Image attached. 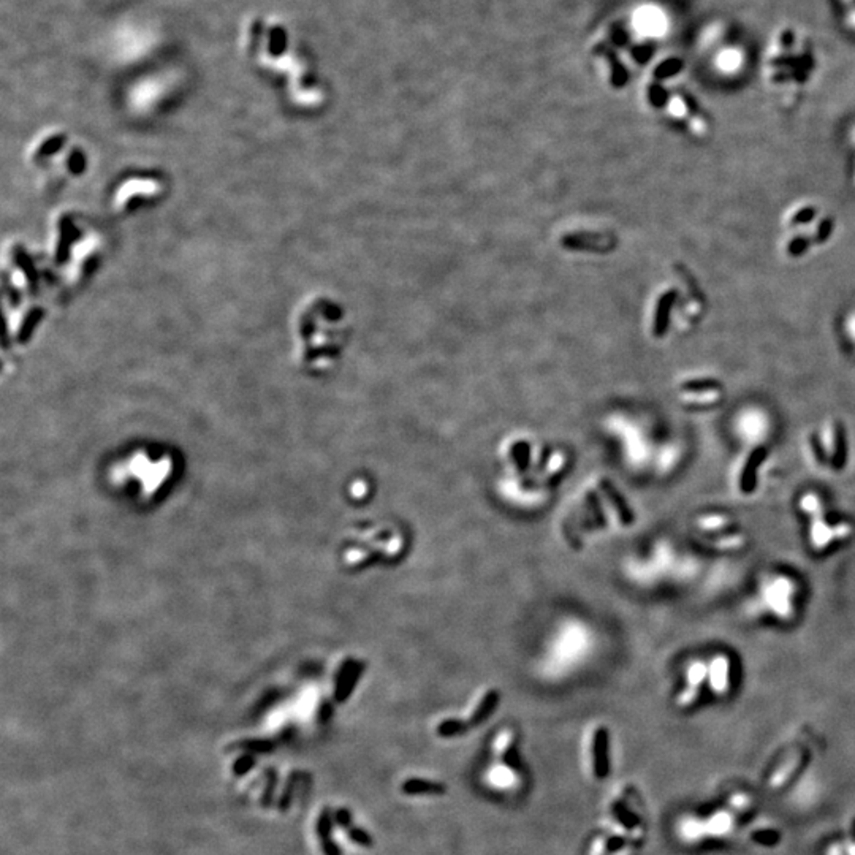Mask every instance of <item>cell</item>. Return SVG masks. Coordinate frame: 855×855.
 Instances as JSON below:
<instances>
[{
    "instance_id": "23",
    "label": "cell",
    "mask_w": 855,
    "mask_h": 855,
    "mask_svg": "<svg viewBox=\"0 0 855 855\" xmlns=\"http://www.w3.org/2000/svg\"><path fill=\"white\" fill-rule=\"evenodd\" d=\"M708 672H710V668L705 666L703 662H694L692 666H691V668H689V672H688L689 686L699 688L700 684L703 683V679L707 678Z\"/></svg>"
},
{
    "instance_id": "5",
    "label": "cell",
    "mask_w": 855,
    "mask_h": 855,
    "mask_svg": "<svg viewBox=\"0 0 855 855\" xmlns=\"http://www.w3.org/2000/svg\"><path fill=\"white\" fill-rule=\"evenodd\" d=\"M838 220L830 209L812 198H800L782 211L777 247L782 259L805 261L836 239Z\"/></svg>"
},
{
    "instance_id": "6",
    "label": "cell",
    "mask_w": 855,
    "mask_h": 855,
    "mask_svg": "<svg viewBox=\"0 0 855 855\" xmlns=\"http://www.w3.org/2000/svg\"><path fill=\"white\" fill-rule=\"evenodd\" d=\"M708 298L699 282L688 272H678L654 298L651 328L656 338L670 333L689 334L697 329L708 314Z\"/></svg>"
},
{
    "instance_id": "35",
    "label": "cell",
    "mask_w": 855,
    "mask_h": 855,
    "mask_svg": "<svg viewBox=\"0 0 855 855\" xmlns=\"http://www.w3.org/2000/svg\"><path fill=\"white\" fill-rule=\"evenodd\" d=\"M833 534H835V539H846L852 534V524L839 523L833 526Z\"/></svg>"
},
{
    "instance_id": "1",
    "label": "cell",
    "mask_w": 855,
    "mask_h": 855,
    "mask_svg": "<svg viewBox=\"0 0 855 855\" xmlns=\"http://www.w3.org/2000/svg\"><path fill=\"white\" fill-rule=\"evenodd\" d=\"M819 51L810 30L782 21L766 35L757 58V73L766 95L781 108H795L819 73Z\"/></svg>"
},
{
    "instance_id": "7",
    "label": "cell",
    "mask_w": 855,
    "mask_h": 855,
    "mask_svg": "<svg viewBox=\"0 0 855 855\" xmlns=\"http://www.w3.org/2000/svg\"><path fill=\"white\" fill-rule=\"evenodd\" d=\"M675 27V18L670 10L656 2L640 3L631 13V29L646 43H661L670 37Z\"/></svg>"
},
{
    "instance_id": "38",
    "label": "cell",
    "mask_w": 855,
    "mask_h": 855,
    "mask_svg": "<svg viewBox=\"0 0 855 855\" xmlns=\"http://www.w3.org/2000/svg\"><path fill=\"white\" fill-rule=\"evenodd\" d=\"M622 844H624V839L611 838L609 839V843H607V849H609V851H616V849L622 847Z\"/></svg>"
},
{
    "instance_id": "34",
    "label": "cell",
    "mask_w": 855,
    "mask_h": 855,
    "mask_svg": "<svg viewBox=\"0 0 855 855\" xmlns=\"http://www.w3.org/2000/svg\"><path fill=\"white\" fill-rule=\"evenodd\" d=\"M697 695H699V688L689 686L686 691H684L681 695H679L678 702H679V705H681V707H688V705H691L694 700L697 699Z\"/></svg>"
},
{
    "instance_id": "4",
    "label": "cell",
    "mask_w": 855,
    "mask_h": 855,
    "mask_svg": "<svg viewBox=\"0 0 855 855\" xmlns=\"http://www.w3.org/2000/svg\"><path fill=\"white\" fill-rule=\"evenodd\" d=\"M697 64L719 84L734 86L743 81L756 64L745 34L725 18H710L695 35Z\"/></svg>"
},
{
    "instance_id": "33",
    "label": "cell",
    "mask_w": 855,
    "mask_h": 855,
    "mask_svg": "<svg viewBox=\"0 0 855 855\" xmlns=\"http://www.w3.org/2000/svg\"><path fill=\"white\" fill-rule=\"evenodd\" d=\"M334 821H336L338 825L342 828L352 827L350 825V823H352V815H350V811L346 810V808H341V810L336 811V815H334Z\"/></svg>"
},
{
    "instance_id": "24",
    "label": "cell",
    "mask_w": 855,
    "mask_h": 855,
    "mask_svg": "<svg viewBox=\"0 0 855 855\" xmlns=\"http://www.w3.org/2000/svg\"><path fill=\"white\" fill-rule=\"evenodd\" d=\"M277 786V773L276 770H266V787L263 790V795H261V805L265 808H268L272 803V797H274V790Z\"/></svg>"
},
{
    "instance_id": "13",
    "label": "cell",
    "mask_w": 855,
    "mask_h": 855,
    "mask_svg": "<svg viewBox=\"0 0 855 855\" xmlns=\"http://www.w3.org/2000/svg\"><path fill=\"white\" fill-rule=\"evenodd\" d=\"M765 456V448L764 447H757L756 450L751 453L748 462H746L743 476H741V489L745 493H751L754 489L756 485V471L759 465L764 460Z\"/></svg>"
},
{
    "instance_id": "21",
    "label": "cell",
    "mask_w": 855,
    "mask_h": 855,
    "mask_svg": "<svg viewBox=\"0 0 855 855\" xmlns=\"http://www.w3.org/2000/svg\"><path fill=\"white\" fill-rule=\"evenodd\" d=\"M466 730H467V725L460 719H447L444 721V723H441L439 725H437V735L445 736V738H448V736L460 735L462 732H466Z\"/></svg>"
},
{
    "instance_id": "8",
    "label": "cell",
    "mask_w": 855,
    "mask_h": 855,
    "mask_svg": "<svg viewBox=\"0 0 855 855\" xmlns=\"http://www.w3.org/2000/svg\"><path fill=\"white\" fill-rule=\"evenodd\" d=\"M723 398V388L712 377H694L681 384L679 399L689 406H712Z\"/></svg>"
},
{
    "instance_id": "16",
    "label": "cell",
    "mask_w": 855,
    "mask_h": 855,
    "mask_svg": "<svg viewBox=\"0 0 855 855\" xmlns=\"http://www.w3.org/2000/svg\"><path fill=\"white\" fill-rule=\"evenodd\" d=\"M792 592V585L787 580H777L773 585L771 591V605L780 613L781 616H787L790 613L789 607V594Z\"/></svg>"
},
{
    "instance_id": "32",
    "label": "cell",
    "mask_w": 855,
    "mask_h": 855,
    "mask_svg": "<svg viewBox=\"0 0 855 855\" xmlns=\"http://www.w3.org/2000/svg\"><path fill=\"white\" fill-rule=\"evenodd\" d=\"M512 456L515 462H517L519 469H524L528 466V460H529V447L524 442H518L512 447Z\"/></svg>"
},
{
    "instance_id": "37",
    "label": "cell",
    "mask_w": 855,
    "mask_h": 855,
    "mask_svg": "<svg viewBox=\"0 0 855 855\" xmlns=\"http://www.w3.org/2000/svg\"><path fill=\"white\" fill-rule=\"evenodd\" d=\"M504 759H506V762L510 766H512V769H519V759H518L517 753H515L512 748L506 751V756H504Z\"/></svg>"
},
{
    "instance_id": "3",
    "label": "cell",
    "mask_w": 855,
    "mask_h": 855,
    "mask_svg": "<svg viewBox=\"0 0 855 855\" xmlns=\"http://www.w3.org/2000/svg\"><path fill=\"white\" fill-rule=\"evenodd\" d=\"M646 97L654 110L692 140L703 141L712 135L713 119L691 84L689 67L681 56L672 54L657 62Z\"/></svg>"
},
{
    "instance_id": "31",
    "label": "cell",
    "mask_w": 855,
    "mask_h": 855,
    "mask_svg": "<svg viewBox=\"0 0 855 855\" xmlns=\"http://www.w3.org/2000/svg\"><path fill=\"white\" fill-rule=\"evenodd\" d=\"M347 833H349V838L352 839L355 844H358V846H363V847H371V846H373V838H371L369 833L364 832L363 828L350 827L349 830H347Z\"/></svg>"
},
{
    "instance_id": "10",
    "label": "cell",
    "mask_w": 855,
    "mask_h": 855,
    "mask_svg": "<svg viewBox=\"0 0 855 855\" xmlns=\"http://www.w3.org/2000/svg\"><path fill=\"white\" fill-rule=\"evenodd\" d=\"M600 488L607 496V499H609L611 507L615 508L620 522L622 524H626V526H629V524L633 522V513L631 512V508L627 507L624 497L621 496L620 491L615 488V485H613L610 480H607V478H600Z\"/></svg>"
},
{
    "instance_id": "19",
    "label": "cell",
    "mask_w": 855,
    "mask_h": 855,
    "mask_svg": "<svg viewBox=\"0 0 855 855\" xmlns=\"http://www.w3.org/2000/svg\"><path fill=\"white\" fill-rule=\"evenodd\" d=\"M821 439H822V445L823 450L828 456L835 455V452L841 450L839 447V439H841V431H839V426L835 421H825L822 425V431H821Z\"/></svg>"
},
{
    "instance_id": "18",
    "label": "cell",
    "mask_w": 855,
    "mask_h": 855,
    "mask_svg": "<svg viewBox=\"0 0 855 855\" xmlns=\"http://www.w3.org/2000/svg\"><path fill=\"white\" fill-rule=\"evenodd\" d=\"M497 703H499V692L496 691V689H489V691L483 695L480 703H478L476 710H473V713L471 716V723L469 724L477 725V724L483 723V721H487L488 716L496 710Z\"/></svg>"
},
{
    "instance_id": "11",
    "label": "cell",
    "mask_w": 855,
    "mask_h": 855,
    "mask_svg": "<svg viewBox=\"0 0 855 855\" xmlns=\"http://www.w3.org/2000/svg\"><path fill=\"white\" fill-rule=\"evenodd\" d=\"M729 668H730V661L725 656L714 657L712 664H710V679H712V686L716 692L723 694L727 691Z\"/></svg>"
},
{
    "instance_id": "20",
    "label": "cell",
    "mask_w": 855,
    "mask_h": 855,
    "mask_svg": "<svg viewBox=\"0 0 855 855\" xmlns=\"http://www.w3.org/2000/svg\"><path fill=\"white\" fill-rule=\"evenodd\" d=\"M239 748L246 749L249 754H266L274 751L276 745L271 740H244L239 743Z\"/></svg>"
},
{
    "instance_id": "15",
    "label": "cell",
    "mask_w": 855,
    "mask_h": 855,
    "mask_svg": "<svg viewBox=\"0 0 855 855\" xmlns=\"http://www.w3.org/2000/svg\"><path fill=\"white\" fill-rule=\"evenodd\" d=\"M843 29L855 40V0H832Z\"/></svg>"
},
{
    "instance_id": "27",
    "label": "cell",
    "mask_w": 855,
    "mask_h": 855,
    "mask_svg": "<svg viewBox=\"0 0 855 855\" xmlns=\"http://www.w3.org/2000/svg\"><path fill=\"white\" fill-rule=\"evenodd\" d=\"M331 828H333L331 812L325 810L320 815V817H318V822H317V833H318V838H320V841H325V839L331 838Z\"/></svg>"
},
{
    "instance_id": "28",
    "label": "cell",
    "mask_w": 855,
    "mask_h": 855,
    "mask_svg": "<svg viewBox=\"0 0 855 855\" xmlns=\"http://www.w3.org/2000/svg\"><path fill=\"white\" fill-rule=\"evenodd\" d=\"M847 149H849V178L855 189V122L847 132Z\"/></svg>"
},
{
    "instance_id": "14",
    "label": "cell",
    "mask_w": 855,
    "mask_h": 855,
    "mask_svg": "<svg viewBox=\"0 0 855 855\" xmlns=\"http://www.w3.org/2000/svg\"><path fill=\"white\" fill-rule=\"evenodd\" d=\"M404 794L408 795H442L445 792V786L439 782L425 781V780H409L401 786Z\"/></svg>"
},
{
    "instance_id": "2",
    "label": "cell",
    "mask_w": 855,
    "mask_h": 855,
    "mask_svg": "<svg viewBox=\"0 0 855 855\" xmlns=\"http://www.w3.org/2000/svg\"><path fill=\"white\" fill-rule=\"evenodd\" d=\"M183 471L184 460L174 447L138 442L117 450L106 461L103 482L128 506L151 508L169 496Z\"/></svg>"
},
{
    "instance_id": "36",
    "label": "cell",
    "mask_w": 855,
    "mask_h": 855,
    "mask_svg": "<svg viewBox=\"0 0 855 855\" xmlns=\"http://www.w3.org/2000/svg\"><path fill=\"white\" fill-rule=\"evenodd\" d=\"M320 843H322V851H323V854H325V855H342L341 849H339L336 844H334V841H333L331 838L325 839V841H320Z\"/></svg>"
},
{
    "instance_id": "9",
    "label": "cell",
    "mask_w": 855,
    "mask_h": 855,
    "mask_svg": "<svg viewBox=\"0 0 855 855\" xmlns=\"http://www.w3.org/2000/svg\"><path fill=\"white\" fill-rule=\"evenodd\" d=\"M609 732L605 727H599L594 732V743H592V757H594V775L599 780L609 775L610 759H609Z\"/></svg>"
},
{
    "instance_id": "30",
    "label": "cell",
    "mask_w": 855,
    "mask_h": 855,
    "mask_svg": "<svg viewBox=\"0 0 855 855\" xmlns=\"http://www.w3.org/2000/svg\"><path fill=\"white\" fill-rule=\"evenodd\" d=\"M800 507L805 510L808 515H811V517H816V515L822 513L821 501H819V497L815 496V494H806V496H803Z\"/></svg>"
},
{
    "instance_id": "26",
    "label": "cell",
    "mask_w": 855,
    "mask_h": 855,
    "mask_svg": "<svg viewBox=\"0 0 855 855\" xmlns=\"http://www.w3.org/2000/svg\"><path fill=\"white\" fill-rule=\"evenodd\" d=\"M257 765V757L254 754H246L241 756L239 759H236V762L233 764V775L235 776H244L249 773V771L254 769Z\"/></svg>"
},
{
    "instance_id": "25",
    "label": "cell",
    "mask_w": 855,
    "mask_h": 855,
    "mask_svg": "<svg viewBox=\"0 0 855 855\" xmlns=\"http://www.w3.org/2000/svg\"><path fill=\"white\" fill-rule=\"evenodd\" d=\"M730 524V518L721 517V515H713V517H703L699 519V526L705 530H718L727 528Z\"/></svg>"
},
{
    "instance_id": "17",
    "label": "cell",
    "mask_w": 855,
    "mask_h": 855,
    "mask_svg": "<svg viewBox=\"0 0 855 855\" xmlns=\"http://www.w3.org/2000/svg\"><path fill=\"white\" fill-rule=\"evenodd\" d=\"M839 334H841L844 347L855 358V306L849 307L841 316V320H839Z\"/></svg>"
},
{
    "instance_id": "29",
    "label": "cell",
    "mask_w": 855,
    "mask_h": 855,
    "mask_svg": "<svg viewBox=\"0 0 855 855\" xmlns=\"http://www.w3.org/2000/svg\"><path fill=\"white\" fill-rule=\"evenodd\" d=\"M713 545L721 550H736L745 545L743 535H729V537H718L713 540Z\"/></svg>"
},
{
    "instance_id": "22",
    "label": "cell",
    "mask_w": 855,
    "mask_h": 855,
    "mask_svg": "<svg viewBox=\"0 0 855 855\" xmlns=\"http://www.w3.org/2000/svg\"><path fill=\"white\" fill-rule=\"evenodd\" d=\"M298 777H300V773H292L290 776H288L284 794H282V797L279 798V805H277V808H279L282 812H285L292 805V797H293V792H295Z\"/></svg>"
},
{
    "instance_id": "12",
    "label": "cell",
    "mask_w": 855,
    "mask_h": 855,
    "mask_svg": "<svg viewBox=\"0 0 855 855\" xmlns=\"http://www.w3.org/2000/svg\"><path fill=\"white\" fill-rule=\"evenodd\" d=\"M812 526H811V542L812 547L816 550H822L825 548L828 543L835 539V534H833V528L828 526L823 519V513L816 515L812 517Z\"/></svg>"
}]
</instances>
